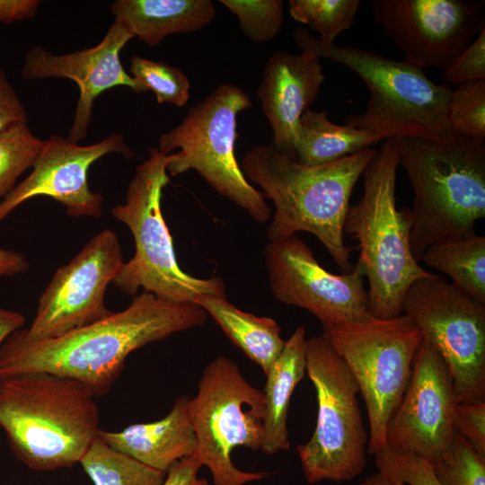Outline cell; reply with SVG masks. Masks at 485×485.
Segmentation results:
<instances>
[{"mask_svg": "<svg viewBox=\"0 0 485 485\" xmlns=\"http://www.w3.org/2000/svg\"><path fill=\"white\" fill-rule=\"evenodd\" d=\"M207 317L196 303H171L143 291L127 309L57 338L30 340L15 331L0 346V379L47 372L75 379L95 397L103 396L130 353L200 326Z\"/></svg>", "mask_w": 485, "mask_h": 485, "instance_id": "1", "label": "cell"}, {"mask_svg": "<svg viewBox=\"0 0 485 485\" xmlns=\"http://www.w3.org/2000/svg\"><path fill=\"white\" fill-rule=\"evenodd\" d=\"M372 147L331 163L306 166L281 154L272 143L246 153L240 167L275 207L269 242L298 232L318 238L336 264L350 271L351 248L345 244L344 222L357 180L376 154Z\"/></svg>", "mask_w": 485, "mask_h": 485, "instance_id": "2", "label": "cell"}, {"mask_svg": "<svg viewBox=\"0 0 485 485\" xmlns=\"http://www.w3.org/2000/svg\"><path fill=\"white\" fill-rule=\"evenodd\" d=\"M399 165L414 193L410 248L419 262L432 244L475 234L485 217V141L400 137Z\"/></svg>", "mask_w": 485, "mask_h": 485, "instance_id": "3", "label": "cell"}, {"mask_svg": "<svg viewBox=\"0 0 485 485\" xmlns=\"http://www.w3.org/2000/svg\"><path fill=\"white\" fill-rule=\"evenodd\" d=\"M84 384L47 372L0 379V428L29 469L79 463L98 435L99 409Z\"/></svg>", "mask_w": 485, "mask_h": 485, "instance_id": "4", "label": "cell"}, {"mask_svg": "<svg viewBox=\"0 0 485 485\" xmlns=\"http://www.w3.org/2000/svg\"><path fill=\"white\" fill-rule=\"evenodd\" d=\"M399 148L395 138L383 141L365 169L363 195L349 206L343 231L357 241L356 268L367 278L370 313L379 319L402 314L410 285L434 274L425 270L410 248V209L396 207Z\"/></svg>", "mask_w": 485, "mask_h": 485, "instance_id": "5", "label": "cell"}, {"mask_svg": "<svg viewBox=\"0 0 485 485\" xmlns=\"http://www.w3.org/2000/svg\"><path fill=\"white\" fill-rule=\"evenodd\" d=\"M293 39L302 52L339 63L357 75L369 91L366 110L348 116L345 124L381 137L445 138L453 132L448 121L452 88L438 84L423 69L353 46L325 44L298 27Z\"/></svg>", "mask_w": 485, "mask_h": 485, "instance_id": "6", "label": "cell"}, {"mask_svg": "<svg viewBox=\"0 0 485 485\" xmlns=\"http://www.w3.org/2000/svg\"><path fill=\"white\" fill-rule=\"evenodd\" d=\"M128 184L126 202L112 208L135 241V254L121 265L112 283L126 295L139 288L171 303H195L203 295L225 297L223 278H198L183 271L176 260L172 238L164 221L161 199L170 178L166 171L172 154L149 147Z\"/></svg>", "mask_w": 485, "mask_h": 485, "instance_id": "7", "label": "cell"}, {"mask_svg": "<svg viewBox=\"0 0 485 485\" xmlns=\"http://www.w3.org/2000/svg\"><path fill=\"white\" fill-rule=\"evenodd\" d=\"M251 106L242 88L222 84L191 106L180 124L162 134L157 147L163 154L180 148L166 167L171 176L195 170L218 194L264 223L270 217L265 196L247 181L234 152L237 116Z\"/></svg>", "mask_w": 485, "mask_h": 485, "instance_id": "8", "label": "cell"}, {"mask_svg": "<svg viewBox=\"0 0 485 485\" xmlns=\"http://www.w3.org/2000/svg\"><path fill=\"white\" fill-rule=\"evenodd\" d=\"M322 329L358 385L369 422L367 453L375 455L386 447V427L407 389L423 336L403 313Z\"/></svg>", "mask_w": 485, "mask_h": 485, "instance_id": "9", "label": "cell"}, {"mask_svg": "<svg viewBox=\"0 0 485 485\" xmlns=\"http://www.w3.org/2000/svg\"><path fill=\"white\" fill-rule=\"evenodd\" d=\"M305 357L318 410L310 440L296 447L304 474L310 484L350 481L366 467L369 439L358 405V385L322 335L306 340Z\"/></svg>", "mask_w": 485, "mask_h": 485, "instance_id": "10", "label": "cell"}, {"mask_svg": "<svg viewBox=\"0 0 485 485\" xmlns=\"http://www.w3.org/2000/svg\"><path fill=\"white\" fill-rule=\"evenodd\" d=\"M189 412L196 454L214 485H244L269 475L242 471L232 462L236 447L260 449L264 414L262 391L246 381L233 360L217 357L205 367Z\"/></svg>", "mask_w": 485, "mask_h": 485, "instance_id": "11", "label": "cell"}, {"mask_svg": "<svg viewBox=\"0 0 485 485\" xmlns=\"http://www.w3.org/2000/svg\"><path fill=\"white\" fill-rule=\"evenodd\" d=\"M440 355L457 402L485 401V304L434 274L413 282L401 305Z\"/></svg>", "mask_w": 485, "mask_h": 485, "instance_id": "12", "label": "cell"}, {"mask_svg": "<svg viewBox=\"0 0 485 485\" xmlns=\"http://www.w3.org/2000/svg\"><path fill=\"white\" fill-rule=\"evenodd\" d=\"M122 264L117 234L110 229L95 234L57 269L39 298L30 327L20 332L30 340L52 339L109 316L112 312L105 305L106 289Z\"/></svg>", "mask_w": 485, "mask_h": 485, "instance_id": "13", "label": "cell"}, {"mask_svg": "<svg viewBox=\"0 0 485 485\" xmlns=\"http://www.w3.org/2000/svg\"><path fill=\"white\" fill-rule=\"evenodd\" d=\"M264 254L272 295L283 304L308 311L322 328L372 315L365 277L358 269L340 275L331 273L296 234L269 242Z\"/></svg>", "mask_w": 485, "mask_h": 485, "instance_id": "14", "label": "cell"}, {"mask_svg": "<svg viewBox=\"0 0 485 485\" xmlns=\"http://www.w3.org/2000/svg\"><path fill=\"white\" fill-rule=\"evenodd\" d=\"M375 22L421 69H445L485 27L483 4L470 0H374Z\"/></svg>", "mask_w": 485, "mask_h": 485, "instance_id": "15", "label": "cell"}, {"mask_svg": "<svg viewBox=\"0 0 485 485\" xmlns=\"http://www.w3.org/2000/svg\"><path fill=\"white\" fill-rule=\"evenodd\" d=\"M457 403L447 366L423 339L407 389L386 427V447L436 463L452 445Z\"/></svg>", "mask_w": 485, "mask_h": 485, "instance_id": "16", "label": "cell"}, {"mask_svg": "<svg viewBox=\"0 0 485 485\" xmlns=\"http://www.w3.org/2000/svg\"><path fill=\"white\" fill-rule=\"evenodd\" d=\"M110 153L126 158L135 155L120 133L88 146L51 135L44 141L31 172L0 202V223L22 203L37 196L58 201L70 216L100 217L103 198L90 190L87 172L94 162Z\"/></svg>", "mask_w": 485, "mask_h": 485, "instance_id": "17", "label": "cell"}, {"mask_svg": "<svg viewBox=\"0 0 485 485\" xmlns=\"http://www.w3.org/2000/svg\"><path fill=\"white\" fill-rule=\"evenodd\" d=\"M133 38L113 22L104 38L94 47L57 55L36 46L25 54L21 70L23 79L68 78L78 85L79 98L67 137L69 140L78 143L86 137L94 100L103 92L116 86H127L137 93L146 92L121 64L120 51Z\"/></svg>", "mask_w": 485, "mask_h": 485, "instance_id": "18", "label": "cell"}, {"mask_svg": "<svg viewBox=\"0 0 485 485\" xmlns=\"http://www.w3.org/2000/svg\"><path fill=\"white\" fill-rule=\"evenodd\" d=\"M325 82L320 58L307 52L273 53L267 60L256 96L273 132L272 145L295 160L300 118Z\"/></svg>", "mask_w": 485, "mask_h": 485, "instance_id": "19", "label": "cell"}, {"mask_svg": "<svg viewBox=\"0 0 485 485\" xmlns=\"http://www.w3.org/2000/svg\"><path fill=\"white\" fill-rule=\"evenodd\" d=\"M190 397H178L163 419L130 425L120 431L99 429L111 448L141 463L167 472L177 461L197 452V439L189 412Z\"/></svg>", "mask_w": 485, "mask_h": 485, "instance_id": "20", "label": "cell"}, {"mask_svg": "<svg viewBox=\"0 0 485 485\" xmlns=\"http://www.w3.org/2000/svg\"><path fill=\"white\" fill-rule=\"evenodd\" d=\"M110 13L134 38L154 47L170 35L200 31L216 12L211 0H116Z\"/></svg>", "mask_w": 485, "mask_h": 485, "instance_id": "21", "label": "cell"}, {"mask_svg": "<svg viewBox=\"0 0 485 485\" xmlns=\"http://www.w3.org/2000/svg\"><path fill=\"white\" fill-rule=\"evenodd\" d=\"M305 329L297 327L266 373L261 451L274 454L290 448L287 417L292 394L306 373Z\"/></svg>", "mask_w": 485, "mask_h": 485, "instance_id": "22", "label": "cell"}, {"mask_svg": "<svg viewBox=\"0 0 485 485\" xmlns=\"http://www.w3.org/2000/svg\"><path fill=\"white\" fill-rule=\"evenodd\" d=\"M216 321L225 335L264 372L282 352L286 341L271 318L243 312L226 297L203 295L196 302Z\"/></svg>", "mask_w": 485, "mask_h": 485, "instance_id": "23", "label": "cell"}, {"mask_svg": "<svg viewBox=\"0 0 485 485\" xmlns=\"http://www.w3.org/2000/svg\"><path fill=\"white\" fill-rule=\"evenodd\" d=\"M384 139L350 125L331 121L328 112L306 109L299 121L295 161L306 166H320L354 154Z\"/></svg>", "mask_w": 485, "mask_h": 485, "instance_id": "24", "label": "cell"}, {"mask_svg": "<svg viewBox=\"0 0 485 485\" xmlns=\"http://www.w3.org/2000/svg\"><path fill=\"white\" fill-rule=\"evenodd\" d=\"M432 269L446 274L452 284L485 304V236L478 234L430 245L421 255Z\"/></svg>", "mask_w": 485, "mask_h": 485, "instance_id": "25", "label": "cell"}, {"mask_svg": "<svg viewBox=\"0 0 485 485\" xmlns=\"http://www.w3.org/2000/svg\"><path fill=\"white\" fill-rule=\"evenodd\" d=\"M79 463L93 485H161L166 476L111 448L98 435Z\"/></svg>", "mask_w": 485, "mask_h": 485, "instance_id": "26", "label": "cell"}, {"mask_svg": "<svg viewBox=\"0 0 485 485\" xmlns=\"http://www.w3.org/2000/svg\"><path fill=\"white\" fill-rule=\"evenodd\" d=\"M360 3L358 0H290L289 13L295 21L318 32L322 42L332 44L353 25Z\"/></svg>", "mask_w": 485, "mask_h": 485, "instance_id": "27", "label": "cell"}, {"mask_svg": "<svg viewBox=\"0 0 485 485\" xmlns=\"http://www.w3.org/2000/svg\"><path fill=\"white\" fill-rule=\"evenodd\" d=\"M44 141L31 131L28 123L0 130V202L16 186L17 179L32 168Z\"/></svg>", "mask_w": 485, "mask_h": 485, "instance_id": "28", "label": "cell"}, {"mask_svg": "<svg viewBox=\"0 0 485 485\" xmlns=\"http://www.w3.org/2000/svg\"><path fill=\"white\" fill-rule=\"evenodd\" d=\"M129 72L146 89L155 94L159 104L183 107L190 99V84L187 75L168 63L133 55Z\"/></svg>", "mask_w": 485, "mask_h": 485, "instance_id": "29", "label": "cell"}, {"mask_svg": "<svg viewBox=\"0 0 485 485\" xmlns=\"http://www.w3.org/2000/svg\"><path fill=\"white\" fill-rule=\"evenodd\" d=\"M448 121L452 132L485 141V80L463 83L452 89Z\"/></svg>", "mask_w": 485, "mask_h": 485, "instance_id": "30", "label": "cell"}, {"mask_svg": "<svg viewBox=\"0 0 485 485\" xmlns=\"http://www.w3.org/2000/svg\"><path fill=\"white\" fill-rule=\"evenodd\" d=\"M239 21L242 32L251 40H272L283 26L282 0H219Z\"/></svg>", "mask_w": 485, "mask_h": 485, "instance_id": "31", "label": "cell"}, {"mask_svg": "<svg viewBox=\"0 0 485 485\" xmlns=\"http://www.w3.org/2000/svg\"><path fill=\"white\" fill-rule=\"evenodd\" d=\"M430 464L442 485H485V456L456 432L447 453Z\"/></svg>", "mask_w": 485, "mask_h": 485, "instance_id": "32", "label": "cell"}, {"mask_svg": "<svg viewBox=\"0 0 485 485\" xmlns=\"http://www.w3.org/2000/svg\"><path fill=\"white\" fill-rule=\"evenodd\" d=\"M375 465L389 478L409 485H442L429 462L410 453L385 447L375 454Z\"/></svg>", "mask_w": 485, "mask_h": 485, "instance_id": "33", "label": "cell"}, {"mask_svg": "<svg viewBox=\"0 0 485 485\" xmlns=\"http://www.w3.org/2000/svg\"><path fill=\"white\" fill-rule=\"evenodd\" d=\"M442 78L449 85L485 80V27L474 41L444 69Z\"/></svg>", "mask_w": 485, "mask_h": 485, "instance_id": "34", "label": "cell"}, {"mask_svg": "<svg viewBox=\"0 0 485 485\" xmlns=\"http://www.w3.org/2000/svg\"><path fill=\"white\" fill-rule=\"evenodd\" d=\"M454 427L475 450L485 456V401L457 403Z\"/></svg>", "mask_w": 485, "mask_h": 485, "instance_id": "35", "label": "cell"}, {"mask_svg": "<svg viewBox=\"0 0 485 485\" xmlns=\"http://www.w3.org/2000/svg\"><path fill=\"white\" fill-rule=\"evenodd\" d=\"M27 111L15 89L0 67V130L18 123H27Z\"/></svg>", "mask_w": 485, "mask_h": 485, "instance_id": "36", "label": "cell"}, {"mask_svg": "<svg viewBox=\"0 0 485 485\" xmlns=\"http://www.w3.org/2000/svg\"><path fill=\"white\" fill-rule=\"evenodd\" d=\"M201 466L197 454L184 457L168 469L161 485H209L205 479L198 477Z\"/></svg>", "mask_w": 485, "mask_h": 485, "instance_id": "37", "label": "cell"}, {"mask_svg": "<svg viewBox=\"0 0 485 485\" xmlns=\"http://www.w3.org/2000/svg\"><path fill=\"white\" fill-rule=\"evenodd\" d=\"M40 4L39 0H0V23L9 25L33 18Z\"/></svg>", "mask_w": 485, "mask_h": 485, "instance_id": "38", "label": "cell"}, {"mask_svg": "<svg viewBox=\"0 0 485 485\" xmlns=\"http://www.w3.org/2000/svg\"><path fill=\"white\" fill-rule=\"evenodd\" d=\"M26 257L14 250L0 249V277L14 276L28 270Z\"/></svg>", "mask_w": 485, "mask_h": 485, "instance_id": "39", "label": "cell"}, {"mask_svg": "<svg viewBox=\"0 0 485 485\" xmlns=\"http://www.w3.org/2000/svg\"><path fill=\"white\" fill-rule=\"evenodd\" d=\"M25 317L18 312L0 307V346L15 331L23 328Z\"/></svg>", "mask_w": 485, "mask_h": 485, "instance_id": "40", "label": "cell"}, {"mask_svg": "<svg viewBox=\"0 0 485 485\" xmlns=\"http://www.w3.org/2000/svg\"><path fill=\"white\" fill-rule=\"evenodd\" d=\"M358 485H405L402 482L389 478L382 472H378L364 481H362Z\"/></svg>", "mask_w": 485, "mask_h": 485, "instance_id": "41", "label": "cell"}]
</instances>
